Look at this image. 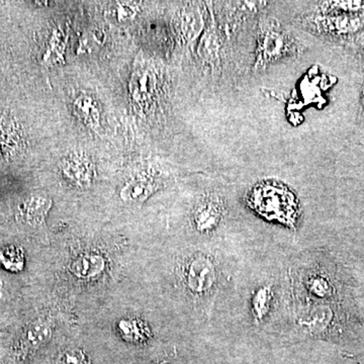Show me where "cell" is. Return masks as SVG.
<instances>
[{
  "label": "cell",
  "mask_w": 364,
  "mask_h": 364,
  "mask_svg": "<svg viewBox=\"0 0 364 364\" xmlns=\"http://www.w3.org/2000/svg\"><path fill=\"white\" fill-rule=\"evenodd\" d=\"M64 173L79 186H90L93 172L90 162L85 158L73 156L67 159L63 166Z\"/></svg>",
  "instance_id": "cell-7"
},
{
  "label": "cell",
  "mask_w": 364,
  "mask_h": 364,
  "mask_svg": "<svg viewBox=\"0 0 364 364\" xmlns=\"http://www.w3.org/2000/svg\"><path fill=\"white\" fill-rule=\"evenodd\" d=\"M186 284L193 294H207L217 280V272L213 261L205 255L196 256L186 269Z\"/></svg>",
  "instance_id": "cell-3"
},
{
  "label": "cell",
  "mask_w": 364,
  "mask_h": 364,
  "mask_svg": "<svg viewBox=\"0 0 364 364\" xmlns=\"http://www.w3.org/2000/svg\"><path fill=\"white\" fill-rule=\"evenodd\" d=\"M223 215L221 203L218 200H208L202 203L195 213L196 228L200 232H210L219 226Z\"/></svg>",
  "instance_id": "cell-6"
},
{
  "label": "cell",
  "mask_w": 364,
  "mask_h": 364,
  "mask_svg": "<svg viewBox=\"0 0 364 364\" xmlns=\"http://www.w3.org/2000/svg\"><path fill=\"white\" fill-rule=\"evenodd\" d=\"M74 109L80 119L91 128H97L100 124V112L95 102L90 97L81 95L74 102Z\"/></svg>",
  "instance_id": "cell-11"
},
{
  "label": "cell",
  "mask_w": 364,
  "mask_h": 364,
  "mask_svg": "<svg viewBox=\"0 0 364 364\" xmlns=\"http://www.w3.org/2000/svg\"><path fill=\"white\" fill-rule=\"evenodd\" d=\"M182 31L188 39L196 38L202 28V16L195 11H186L182 16Z\"/></svg>",
  "instance_id": "cell-15"
},
{
  "label": "cell",
  "mask_w": 364,
  "mask_h": 364,
  "mask_svg": "<svg viewBox=\"0 0 364 364\" xmlns=\"http://www.w3.org/2000/svg\"><path fill=\"white\" fill-rule=\"evenodd\" d=\"M363 112H364V85L363 88Z\"/></svg>",
  "instance_id": "cell-21"
},
{
  "label": "cell",
  "mask_w": 364,
  "mask_h": 364,
  "mask_svg": "<svg viewBox=\"0 0 364 364\" xmlns=\"http://www.w3.org/2000/svg\"><path fill=\"white\" fill-rule=\"evenodd\" d=\"M154 182L145 178L136 179L124 186L121 198L127 203H143L154 193Z\"/></svg>",
  "instance_id": "cell-8"
},
{
  "label": "cell",
  "mask_w": 364,
  "mask_h": 364,
  "mask_svg": "<svg viewBox=\"0 0 364 364\" xmlns=\"http://www.w3.org/2000/svg\"><path fill=\"white\" fill-rule=\"evenodd\" d=\"M57 364H90V361L81 349L69 348L59 354Z\"/></svg>",
  "instance_id": "cell-17"
},
{
  "label": "cell",
  "mask_w": 364,
  "mask_h": 364,
  "mask_svg": "<svg viewBox=\"0 0 364 364\" xmlns=\"http://www.w3.org/2000/svg\"><path fill=\"white\" fill-rule=\"evenodd\" d=\"M0 265L11 272H20L23 267V252L18 247H6L0 251Z\"/></svg>",
  "instance_id": "cell-13"
},
{
  "label": "cell",
  "mask_w": 364,
  "mask_h": 364,
  "mask_svg": "<svg viewBox=\"0 0 364 364\" xmlns=\"http://www.w3.org/2000/svg\"><path fill=\"white\" fill-rule=\"evenodd\" d=\"M51 205V200L45 196H32L21 203L20 215L28 224L39 226L45 222Z\"/></svg>",
  "instance_id": "cell-5"
},
{
  "label": "cell",
  "mask_w": 364,
  "mask_h": 364,
  "mask_svg": "<svg viewBox=\"0 0 364 364\" xmlns=\"http://www.w3.org/2000/svg\"><path fill=\"white\" fill-rule=\"evenodd\" d=\"M51 336V329L44 322H37L28 328L23 336V342L30 348H38Z\"/></svg>",
  "instance_id": "cell-12"
},
{
  "label": "cell",
  "mask_w": 364,
  "mask_h": 364,
  "mask_svg": "<svg viewBox=\"0 0 364 364\" xmlns=\"http://www.w3.org/2000/svg\"><path fill=\"white\" fill-rule=\"evenodd\" d=\"M328 11H343V13H355L363 6L360 1H332L326 4Z\"/></svg>",
  "instance_id": "cell-18"
},
{
  "label": "cell",
  "mask_w": 364,
  "mask_h": 364,
  "mask_svg": "<svg viewBox=\"0 0 364 364\" xmlns=\"http://www.w3.org/2000/svg\"><path fill=\"white\" fill-rule=\"evenodd\" d=\"M270 299L272 296H270L269 289L267 287H262L254 296L253 312L258 320L267 315L270 306Z\"/></svg>",
  "instance_id": "cell-16"
},
{
  "label": "cell",
  "mask_w": 364,
  "mask_h": 364,
  "mask_svg": "<svg viewBox=\"0 0 364 364\" xmlns=\"http://www.w3.org/2000/svg\"><path fill=\"white\" fill-rule=\"evenodd\" d=\"M294 43L286 33L274 26H267L260 33L257 64H267L289 54Z\"/></svg>",
  "instance_id": "cell-2"
},
{
  "label": "cell",
  "mask_w": 364,
  "mask_h": 364,
  "mask_svg": "<svg viewBox=\"0 0 364 364\" xmlns=\"http://www.w3.org/2000/svg\"><path fill=\"white\" fill-rule=\"evenodd\" d=\"M332 316L331 309L328 306H318L301 318V324L306 326L310 331L322 332L329 326Z\"/></svg>",
  "instance_id": "cell-10"
},
{
  "label": "cell",
  "mask_w": 364,
  "mask_h": 364,
  "mask_svg": "<svg viewBox=\"0 0 364 364\" xmlns=\"http://www.w3.org/2000/svg\"><path fill=\"white\" fill-rule=\"evenodd\" d=\"M311 291L317 296H326L330 293V287L324 279L318 277V279H313L312 284H311Z\"/></svg>",
  "instance_id": "cell-19"
},
{
  "label": "cell",
  "mask_w": 364,
  "mask_h": 364,
  "mask_svg": "<svg viewBox=\"0 0 364 364\" xmlns=\"http://www.w3.org/2000/svg\"><path fill=\"white\" fill-rule=\"evenodd\" d=\"M135 16V11L129 6H119V20H128V18H134Z\"/></svg>",
  "instance_id": "cell-20"
},
{
  "label": "cell",
  "mask_w": 364,
  "mask_h": 364,
  "mask_svg": "<svg viewBox=\"0 0 364 364\" xmlns=\"http://www.w3.org/2000/svg\"><path fill=\"white\" fill-rule=\"evenodd\" d=\"M153 85V77L149 72H138L132 79L131 88L136 100L147 97Z\"/></svg>",
  "instance_id": "cell-14"
},
{
  "label": "cell",
  "mask_w": 364,
  "mask_h": 364,
  "mask_svg": "<svg viewBox=\"0 0 364 364\" xmlns=\"http://www.w3.org/2000/svg\"><path fill=\"white\" fill-rule=\"evenodd\" d=\"M71 272L80 279H91L102 274L105 268V259L97 253L79 255L71 263Z\"/></svg>",
  "instance_id": "cell-4"
},
{
  "label": "cell",
  "mask_w": 364,
  "mask_h": 364,
  "mask_svg": "<svg viewBox=\"0 0 364 364\" xmlns=\"http://www.w3.org/2000/svg\"><path fill=\"white\" fill-rule=\"evenodd\" d=\"M321 28L331 33H351L358 30L360 21L358 18L347 16V14H336V16H324L318 20Z\"/></svg>",
  "instance_id": "cell-9"
},
{
  "label": "cell",
  "mask_w": 364,
  "mask_h": 364,
  "mask_svg": "<svg viewBox=\"0 0 364 364\" xmlns=\"http://www.w3.org/2000/svg\"><path fill=\"white\" fill-rule=\"evenodd\" d=\"M250 207L270 221L293 227L299 215V203L293 193L277 182H262L248 196Z\"/></svg>",
  "instance_id": "cell-1"
}]
</instances>
